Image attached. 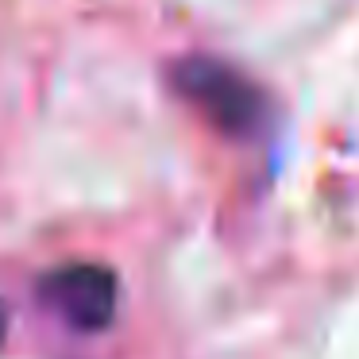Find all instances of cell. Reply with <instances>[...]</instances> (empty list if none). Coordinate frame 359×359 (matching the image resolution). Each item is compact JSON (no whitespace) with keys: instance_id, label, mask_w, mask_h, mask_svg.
<instances>
[{"instance_id":"obj_3","label":"cell","mask_w":359,"mask_h":359,"mask_svg":"<svg viewBox=\"0 0 359 359\" xmlns=\"http://www.w3.org/2000/svg\"><path fill=\"white\" fill-rule=\"evenodd\" d=\"M4 336H8V305L0 302V344H4Z\"/></svg>"},{"instance_id":"obj_2","label":"cell","mask_w":359,"mask_h":359,"mask_svg":"<svg viewBox=\"0 0 359 359\" xmlns=\"http://www.w3.org/2000/svg\"><path fill=\"white\" fill-rule=\"evenodd\" d=\"M39 302L74 332H101L116 317L120 282L101 263H62L39 278Z\"/></svg>"},{"instance_id":"obj_1","label":"cell","mask_w":359,"mask_h":359,"mask_svg":"<svg viewBox=\"0 0 359 359\" xmlns=\"http://www.w3.org/2000/svg\"><path fill=\"white\" fill-rule=\"evenodd\" d=\"M170 86L189 109H197L224 135H251L263 124V93L228 62L182 58L170 70Z\"/></svg>"}]
</instances>
